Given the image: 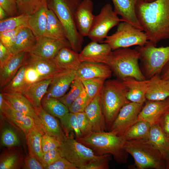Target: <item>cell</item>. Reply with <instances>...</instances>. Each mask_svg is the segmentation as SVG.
Listing matches in <instances>:
<instances>
[{
	"instance_id": "680465c9",
	"label": "cell",
	"mask_w": 169,
	"mask_h": 169,
	"mask_svg": "<svg viewBox=\"0 0 169 169\" xmlns=\"http://www.w3.org/2000/svg\"><path fill=\"white\" fill-rule=\"evenodd\" d=\"M166 169H169V145L164 157Z\"/></svg>"
},
{
	"instance_id": "4dcf8cb0",
	"label": "cell",
	"mask_w": 169,
	"mask_h": 169,
	"mask_svg": "<svg viewBox=\"0 0 169 169\" xmlns=\"http://www.w3.org/2000/svg\"><path fill=\"white\" fill-rule=\"evenodd\" d=\"M45 133L41 127L36 125L25 135L28 154L35 157L41 163L43 155L41 141Z\"/></svg>"
},
{
	"instance_id": "7bdbcfd3",
	"label": "cell",
	"mask_w": 169,
	"mask_h": 169,
	"mask_svg": "<svg viewBox=\"0 0 169 169\" xmlns=\"http://www.w3.org/2000/svg\"><path fill=\"white\" fill-rule=\"evenodd\" d=\"M1 141L2 145L8 148L18 146L21 145L20 140L15 132L8 126L3 129Z\"/></svg>"
},
{
	"instance_id": "f6af8a7d",
	"label": "cell",
	"mask_w": 169,
	"mask_h": 169,
	"mask_svg": "<svg viewBox=\"0 0 169 169\" xmlns=\"http://www.w3.org/2000/svg\"><path fill=\"white\" fill-rule=\"evenodd\" d=\"M82 137H85L93 133L90 122L84 111L75 113Z\"/></svg>"
},
{
	"instance_id": "d6986e66",
	"label": "cell",
	"mask_w": 169,
	"mask_h": 169,
	"mask_svg": "<svg viewBox=\"0 0 169 169\" xmlns=\"http://www.w3.org/2000/svg\"><path fill=\"white\" fill-rule=\"evenodd\" d=\"M93 4L91 0H82L75 13L78 30L83 37L88 36L95 16L93 13Z\"/></svg>"
},
{
	"instance_id": "7a4b0ae2",
	"label": "cell",
	"mask_w": 169,
	"mask_h": 169,
	"mask_svg": "<svg viewBox=\"0 0 169 169\" xmlns=\"http://www.w3.org/2000/svg\"><path fill=\"white\" fill-rule=\"evenodd\" d=\"M75 139L91 149L98 155L110 154L118 164H125L129 153L124 146L125 140L110 131L93 132L90 135Z\"/></svg>"
},
{
	"instance_id": "7402d4cb",
	"label": "cell",
	"mask_w": 169,
	"mask_h": 169,
	"mask_svg": "<svg viewBox=\"0 0 169 169\" xmlns=\"http://www.w3.org/2000/svg\"><path fill=\"white\" fill-rule=\"evenodd\" d=\"M28 52L13 54L3 64L0 65V87L1 90L7 85L24 64Z\"/></svg>"
},
{
	"instance_id": "30bf717a",
	"label": "cell",
	"mask_w": 169,
	"mask_h": 169,
	"mask_svg": "<svg viewBox=\"0 0 169 169\" xmlns=\"http://www.w3.org/2000/svg\"><path fill=\"white\" fill-rule=\"evenodd\" d=\"M123 22L113 9L111 5L107 3L101 8L100 13L95 16L88 37L92 41L102 43L108 36L109 30Z\"/></svg>"
},
{
	"instance_id": "d590c367",
	"label": "cell",
	"mask_w": 169,
	"mask_h": 169,
	"mask_svg": "<svg viewBox=\"0 0 169 169\" xmlns=\"http://www.w3.org/2000/svg\"><path fill=\"white\" fill-rule=\"evenodd\" d=\"M26 69V65L24 62L13 79L1 90V91L3 93L18 92L23 94L29 85L25 79Z\"/></svg>"
},
{
	"instance_id": "b9f144b4",
	"label": "cell",
	"mask_w": 169,
	"mask_h": 169,
	"mask_svg": "<svg viewBox=\"0 0 169 169\" xmlns=\"http://www.w3.org/2000/svg\"><path fill=\"white\" fill-rule=\"evenodd\" d=\"M69 91L58 99L68 108L79 96L84 89L81 80L75 79L70 85Z\"/></svg>"
},
{
	"instance_id": "d6a6232c",
	"label": "cell",
	"mask_w": 169,
	"mask_h": 169,
	"mask_svg": "<svg viewBox=\"0 0 169 169\" xmlns=\"http://www.w3.org/2000/svg\"><path fill=\"white\" fill-rule=\"evenodd\" d=\"M43 36L57 39H67L62 23L54 12L49 8L47 13L45 31Z\"/></svg>"
},
{
	"instance_id": "4316f807",
	"label": "cell",
	"mask_w": 169,
	"mask_h": 169,
	"mask_svg": "<svg viewBox=\"0 0 169 169\" xmlns=\"http://www.w3.org/2000/svg\"><path fill=\"white\" fill-rule=\"evenodd\" d=\"M54 59L58 66L63 71L76 70L81 63L79 53L68 47L61 49Z\"/></svg>"
},
{
	"instance_id": "44dd1931",
	"label": "cell",
	"mask_w": 169,
	"mask_h": 169,
	"mask_svg": "<svg viewBox=\"0 0 169 169\" xmlns=\"http://www.w3.org/2000/svg\"><path fill=\"white\" fill-rule=\"evenodd\" d=\"M112 73L105 63L83 62L76 71L75 79L81 81L96 78L106 79L111 77Z\"/></svg>"
},
{
	"instance_id": "52a82bcc",
	"label": "cell",
	"mask_w": 169,
	"mask_h": 169,
	"mask_svg": "<svg viewBox=\"0 0 169 169\" xmlns=\"http://www.w3.org/2000/svg\"><path fill=\"white\" fill-rule=\"evenodd\" d=\"M135 49L139 54L141 71L146 79L160 74L169 61V46L156 47L150 42Z\"/></svg>"
},
{
	"instance_id": "ac0fdd59",
	"label": "cell",
	"mask_w": 169,
	"mask_h": 169,
	"mask_svg": "<svg viewBox=\"0 0 169 169\" xmlns=\"http://www.w3.org/2000/svg\"><path fill=\"white\" fill-rule=\"evenodd\" d=\"M112 51L108 44H99L92 41L79 53V59L81 62H88L105 64Z\"/></svg>"
},
{
	"instance_id": "f907efd6",
	"label": "cell",
	"mask_w": 169,
	"mask_h": 169,
	"mask_svg": "<svg viewBox=\"0 0 169 169\" xmlns=\"http://www.w3.org/2000/svg\"><path fill=\"white\" fill-rule=\"evenodd\" d=\"M17 0H0V7L10 17L18 15Z\"/></svg>"
},
{
	"instance_id": "d4e9b609",
	"label": "cell",
	"mask_w": 169,
	"mask_h": 169,
	"mask_svg": "<svg viewBox=\"0 0 169 169\" xmlns=\"http://www.w3.org/2000/svg\"><path fill=\"white\" fill-rule=\"evenodd\" d=\"M149 79L146 92V100L161 101L169 97V83L167 80L161 79L159 75H155Z\"/></svg>"
},
{
	"instance_id": "db71d44e",
	"label": "cell",
	"mask_w": 169,
	"mask_h": 169,
	"mask_svg": "<svg viewBox=\"0 0 169 169\" xmlns=\"http://www.w3.org/2000/svg\"><path fill=\"white\" fill-rule=\"evenodd\" d=\"M25 63L26 65L25 79L28 84L41 81L40 77L36 70L33 67Z\"/></svg>"
},
{
	"instance_id": "4fadbf2b",
	"label": "cell",
	"mask_w": 169,
	"mask_h": 169,
	"mask_svg": "<svg viewBox=\"0 0 169 169\" xmlns=\"http://www.w3.org/2000/svg\"><path fill=\"white\" fill-rule=\"evenodd\" d=\"M37 38L35 44L28 53L42 58L54 59L63 48H71L67 39H57L44 36Z\"/></svg>"
},
{
	"instance_id": "2e32d148",
	"label": "cell",
	"mask_w": 169,
	"mask_h": 169,
	"mask_svg": "<svg viewBox=\"0 0 169 169\" xmlns=\"http://www.w3.org/2000/svg\"><path fill=\"white\" fill-rule=\"evenodd\" d=\"M169 110V97L161 101L147 100L138 115V120L146 121L151 125L158 123Z\"/></svg>"
},
{
	"instance_id": "94428289",
	"label": "cell",
	"mask_w": 169,
	"mask_h": 169,
	"mask_svg": "<svg viewBox=\"0 0 169 169\" xmlns=\"http://www.w3.org/2000/svg\"><path fill=\"white\" fill-rule=\"evenodd\" d=\"M144 2L146 3H150L152 2L155 0H141Z\"/></svg>"
},
{
	"instance_id": "5b68a950",
	"label": "cell",
	"mask_w": 169,
	"mask_h": 169,
	"mask_svg": "<svg viewBox=\"0 0 169 169\" xmlns=\"http://www.w3.org/2000/svg\"><path fill=\"white\" fill-rule=\"evenodd\" d=\"M127 87L119 79H108L105 82L102 89L101 102L108 131L121 108L130 102L127 98Z\"/></svg>"
},
{
	"instance_id": "9a60e30c",
	"label": "cell",
	"mask_w": 169,
	"mask_h": 169,
	"mask_svg": "<svg viewBox=\"0 0 169 169\" xmlns=\"http://www.w3.org/2000/svg\"><path fill=\"white\" fill-rule=\"evenodd\" d=\"M102 89L87 105L84 111L90 124L93 132L107 131L102 105Z\"/></svg>"
},
{
	"instance_id": "6f0895ef",
	"label": "cell",
	"mask_w": 169,
	"mask_h": 169,
	"mask_svg": "<svg viewBox=\"0 0 169 169\" xmlns=\"http://www.w3.org/2000/svg\"><path fill=\"white\" fill-rule=\"evenodd\" d=\"M159 75L162 79L165 80L169 79V61L162 69Z\"/></svg>"
},
{
	"instance_id": "ab89813d",
	"label": "cell",
	"mask_w": 169,
	"mask_h": 169,
	"mask_svg": "<svg viewBox=\"0 0 169 169\" xmlns=\"http://www.w3.org/2000/svg\"><path fill=\"white\" fill-rule=\"evenodd\" d=\"M47 2V0H17L18 15L25 14L31 15Z\"/></svg>"
},
{
	"instance_id": "816d5d0a",
	"label": "cell",
	"mask_w": 169,
	"mask_h": 169,
	"mask_svg": "<svg viewBox=\"0 0 169 169\" xmlns=\"http://www.w3.org/2000/svg\"><path fill=\"white\" fill-rule=\"evenodd\" d=\"M45 169H78L74 164L64 157H61L54 163L46 167Z\"/></svg>"
},
{
	"instance_id": "f5cc1de1",
	"label": "cell",
	"mask_w": 169,
	"mask_h": 169,
	"mask_svg": "<svg viewBox=\"0 0 169 169\" xmlns=\"http://www.w3.org/2000/svg\"><path fill=\"white\" fill-rule=\"evenodd\" d=\"M22 169H44V167L42 164L35 157L28 154L24 158Z\"/></svg>"
},
{
	"instance_id": "bcb514c9",
	"label": "cell",
	"mask_w": 169,
	"mask_h": 169,
	"mask_svg": "<svg viewBox=\"0 0 169 169\" xmlns=\"http://www.w3.org/2000/svg\"><path fill=\"white\" fill-rule=\"evenodd\" d=\"M60 142L55 137L45 133L42 136L41 146L43 154L59 148Z\"/></svg>"
},
{
	"instance_id": "e575fe53",
	"label": "cell",
	"mask_w": 169,
	"mask_h": 169,
	"mask_svg": "<svg viewBox=\"0 0 169 169\" xmlns=\"http://www.w3.org/2000/svg\"><path fill=\"white\" fill-rule=\"evenodd\" d=\"M42 108L48 113L59 119L69 112L68 108L57 98L44 96L41 102Z\"/></svg>"
},
{
	"instance_id": "9c48e42d",
	"label": "cell",
	"mask_w": 169,
	"mask_h": 169,
	"mask_svg": "<svg viewBox=\"0 0 169 169\" xmlns=\"http://www.w3.org/2000/svg\"><path fill=\"white\" fill-rule=\"evenodd\" d=\"M59 148L61 156L74 164L78 169L98 159L90 148L78 141L72 136H66L60 142Z\"/></svg>"
},
{
	"instance_id": "836d02e7",
	"label": "cell",
	"mask_w": 169,
	"mask_h": 169,
	"mask_svg": "<svg viewBox=\"0 0 169 169\" xmlns=\"http://www.w3.org/2000/svg\"><path fill=\"white\" fill-rule=\"evenodd\" d=\"M147 139L160 152L164 158L169 145V138L158 123L151 125Z\"/></svg>"
},
{
	"instance_id": "f1b7e54d",
	"label": "cell",
	"mask_w": 169,
	"mask_h": 169,
	"mask_svg": "<svg viewBox=\"0 0 169 169\" xmlns=\"http://www.w3.org/2000/svg\"><path fill=\"white\" fill-rule=\"evenodd\" d=\"M52 79L43 80L29 85L22 94L35 109L42 107L41 100L46 94Z\"/></svg>"
},
{
	"instance_id": "91938a15",
	"label": "cell",
	"mask_w": 169,
	"mask_h": 169,
	"mask_svg": "<svg viewBox=\"0 0 169 169\" xmlns=\"http://www.w3.org/2000/svg\"><path fill=\"white\" fill-rule=\"evenodd\" d=\"M7 16L5 11L1 7H0V21L6 18Z\"/></svg>"
},
{
	"instance_id": "484cf974",
	"label": "cell",
	"mask_w": 169,
	"mask_h": 169,
	"mask_svg": "<svg viewBox=\"0 0 169 169\" xmlns=\"http://www.w3.org/2000/svg\"><path fill=\"white\" fill-rule=\"evenodd\" d=\"M35 110L45 133L55 137L60 142L65 135L55 117L46 112L42 106Z\"/></svg>"
},
{
	"instance_id": "681fc988",
	"label": "cell",
	"mask_w": 169,
	"mask_h": 169,
	"mask_svg": "<svg viewBox=\"0 0 169 169\" xmlns=\"http://www.w3.org/2000/svg\"><path fill=\"white\" fill-rule=\"evenodd\" d=\"M61 157L60 151L59 147L44 154L41 163L45 169Z\"/></svg>"
},
{
	"instance_id": "1f68e13d",
	"label": "cell",
	"mask_w": 169,
	"mask_h": 169,
	"mask_svg": "<svg viewBox=\"0 0 169 169\" xmlns=\"http://www.w3.org/2000/svg\"><path fill=\"white\" fill-rule=\"evenodd\" d=\"M48 9L47 2L40 9L29 16L28 27L37 38L43 36L44 34Z\"/></svg>"
},
{
	"instance_id": "7dc6e473",
	"label": "cell",
	"mask_w": 169,
	"mask_h": 169,
	"mask_svg": "<svg viewBox=\"0 0 169 169\" xmlns=\"http://www.w3.org/2000/svg\"><path fill=\"white\" fill-rule=\"evenodd\" d=\"M111 156L108 154L101 155L98 159L83 166L80 169H108Z\"/></svg>"
},
{
	"instance_id": "11a10c76",
	"label": "cell",
	"mask_w": 169,
	"mask_h": 169,
	"mask_svg": "<svg viewBox=\"0 0 169 169\" xmlns=\"http://www.w3.org/2000/svg\"><path fill=\"white\" fill-rule=\"evenodd\" d=\"M13 54L10 49L0 42V65L6 62Z\"/></svg>"
},
{
	"instance_id": "8fae6325",
	"label": "cell",
	"mask_w": 169,
	"mask_h": 169,
	"mask_svg": "<svg viewBox=\"0 0 169 169\" xmlns=\"http://www.w3.org/2000/svg\"><path fill=\"white\" fill-rule=\"evenodd\" d=\"M143 104L130 102L120 110L108 131L123 137L138 121V115Z\"/></svg>"
},
{
	"instance_id": "3957f363",
	"label": "cell",
	"mask_w": 169,
	"mask_h": 169,
	"mask_svg": "<svg viewBox=\"0 0 169 169\" xmlns=\"http://www.w3.org/2000/svg\"><path fill=\"white\" fill-rule=\"evenodd\" d=\"M82 1L47 0L48 8L54 12L62 23L72 49L79 53L82 50L83 37L78 30L75 15Z\"/></svg>"
},
{
	"instance_id": "83f0119b",
	"label": "cell",
	"mask_w": 169,
	"mask_h": 169,
	"mask_svg": "<svg viewBox=\"0 0 169 169\" xmlns=\"http://www.w3.org/2000/svg\"><path fill=\"white\" fill-rule=\"evenodd\" d=\"M37 39L30 29L27 27L22 28L18 32L10 51L13 54L28 52L35 44Z\"/></svg>"
},
{
	"instance_id": "e0dca14e",
	"label": "cell",
	"mask_w": 169,
	"mask_h": 169,
	"mask_svg": "<svg viewBox=\"0 0 169 169\" xmlns=\"http://www.w3.org/2000/svg\"><path fill=\"white\" fill-rule=\"evenodd\" d=\"M2 93L5 100L15 110L33 118L37 125L43 129L41 121L37 115L34 107L22 94L18 92Z\"/></svg>"
},
{
	"instance_id": "ffe728a7",
	"label": "cell",
	"mask_w": 169,
	"mask_h": 169,
	"mask_svg": "<svg viewBox=\"0 0 169 169\" xmlns=\"http://www.w3.org/2000/svg\"><path fill=\"white\" fill-rule=\"evenodd\" d=\"M76 71H64L53 78L44 96L58 99L63 96L75 79Z\"/></svg>"
},
{
	"instance_id": "603a6c76",
	"label": "cell",
	"mask_w": 169,
	"mask_h": 169,
	"mask_svg": "<svg viewBox=\"0 0 169 169\" xmlns=\"http://www.w3.org/2000/svg\"><path fill=\"white\" fill-rule=\"evenodd\" d=\"M121 81L127 88L126 97L128 100L131 102L143 104L146 100V95L149 79L139 80L129 77Z\"/></svg>"
},
{
	"instance_id": "6da1fadb",
	"label": "cell",
	"mask_w": 169,
	"mask_h": 169,
	"mask_svg": "<svg viewBox=\"0 0 169 169\" xmlns=\"http://www.w3.org/2000/svg\"><path fill=\"white\" fill-rule=\"evenodd\" d=\"M136 13L151 43L156 46L161 41L169 39V0L150 3L139 0Z\"/></svg>"
},
{
	"instance_id": "277c9868",
	"label": "cell",
	"mask_w": 169,
	"mask_h": 169,
	"mask_svg": "<svg viewBox=\"0 0 169 169\" xmlns=\"http://www.w3.org/2000/svg\"><path fill=\"white\" fill-rule=\"evenodd\" d=\"M139 54L135 49L120 48L112 50L105 64L118 79L131 77L139 80L146 79L139 64Z\"/></svg>"
},
{
	"instance_id": "8d00e7d4",
	"label": "cell",
	"mask_w": 169,
	"mask_h": 169,
	"mask_svg": "<svg viewBox=\"0 0 169 169\" xmlns=\"http://www.w3.org/2000/svg\"><path fill=\"white\" fill-rule=\"evenodd\" d=\"M61 126L66 136H75L76 138L82 137L79 127L77 119L75 113L69 112L59 119Z\"/></svg>"
},
{
	"instance_id": "9f6ffc18",
	"label": "cell",
	"mask_w": 169,
	"mask_h": 169,
	"mask_svg": "<svg viewBox=\"0 0 169 169\" xmlns=\"http://www.w3.org/2000/svg\"><path fill=\"white\" fill-rule=\"evenodd\" d=\"M158 124L165 133L169 138V110L162 116Z\"/></svg>"
},
{
	"instance_id": "8992f818",
	"label": "cell",
	"mask_w": 169,
	"mask_h": 169,
	"mask_svg": "<svg viewBox=\"0 0 169 169\" xmlns=\"http://www.w3.org/2000/svg\"><path fill=\"white\" fill-rule=\"evenodd\" d=\"M124 147L137 169H166L163 157L147 139L125 141Z\"/></svg>"
},
{
	"instance_id": "74e56055",
	"label": "cell",
	"mask_w": 169,
	"mask_h": 169,
	"mask_svg": "<svg viewBox=\"0 0 169 169\" xmlns=\"http://www.w3.org/2000/svg\"><path fill=\"white\" fill-rule=\"evenodd\" d=\"M151 126L146 121L138 120L123 137L125 141L147 139Z\"/></svg>"
},
{
	"instance_id": "cb8c5ba5",
	"label": "cell",
	"mask_w": 169,
	"mask_h": 169,
	"mask_svg": "<svg viewBox=\"0 0 169 169\" xmlns=\"http://www.w3.org/2000/svg\"><path fill=\"white\" fill-rule=\"evenodd\" d=\"M139 0H112L114 10L120 15L123 22L129 23L143 30L136 13V8Z\"/></svg>"
},
{
	"instance_id": "f35d334b",
	"label": "cell",
	"mask_w": 169,
	"mask_h": 169,
	"mask_svg": "<svg viewBox=\"0 0 169 169\" xmlns=\"http://www.w3.org/2000/svg\"><path fill=\"white\" fill-rule=\"evenodd\" d=\"M29 16L27 14H23L0 20V32L19 27H28Z\"/></svg>"
},
{
	"instance_id": "6125c7cd",
	"label": "cell",
	"mask_w": 169,
	"mask_h": 169,
	"mask_svg": "<svg viewBox=\"0 0 169 169\" xmlns=\"http://www.w3.org/2000/svg\"><path fill=\"white\" fill-rule=\"evenodd\" d=\"M167 80L168 81V83H169V79L168 80Z\"/></svg>"
},
{
	"instance_id": "7c38bea8",
	"label": "cell",
	"mask_w": 169,
	"mask_h": 169,
	"mask_svg": "<svg viewBox=\"0 0 169 169\" xmlns=\"http://www.w3.org/2000/svg\"><path fill=\"white\" fill-rule=\"evenodd\" d=\"M0 111L1 116L11 124L26 135L36 124L31 117L25 115L15 110L4 99L0 93Z\"/></svg>"
},
{
	"instance_id": "60d3db41",
	"label": "cell",
	"mask_w": 169,
	"mask_h": 169,
	"mask_svg": "<svg viewBox=\"0 0 169 169\" xmlns=\"http://www.w3.org/2000/svg\"><path fill=\"white\" fill-rule=\"evenodd\" d=\"M106 80L103 78H96L81 80L87 94L89 103L102 90Z\"/></svg>"
},
{
	"instance_id": "f546056e",
	"label": "cell",
	"mask_w": 169,
	"mask_h": 169,
	"mask_svg": "<svg viewBox=\"0 0 169 169\" xmlns=\"http://www.w3.org/2000/svg\"><path fill=\"white\" fill-rule=\"evenodd\" d=\"M19 146L8 148L0 155V169L22 168L24 158Z\"/></svg>"
},
{
	"instance_id": "c3c4849f",
	"label": "cell",
	"mask_w": 169,
	"mask_h": 169,
	"mask_svg": "<svg viewBox=\"0 0 169 169\" xmlns=\"http://www.w3.org/2000/svg\"><path fill=\"white\" fill-rule=\"evenodd\" d=\"M23 27H19L0 32V42L10 49L15 42L18 32Z\"/></svg>"
},
{
	"instance_id": "ee69618b",
	"label": "cell",
	"mask_w": 169,
	"mask_h": 169,
	"mask_svg": "<svg viewBox=\"0 0 169 169\" xmlns=\"http://www.w3.org/2000/svg\"><path fill=\"white\" fill-rule=\"evenodd\" d=\"M89 103L87 94L84 89L69 107V112L74 113L84 112Z\"/></svg>"
},
{
	"instance_id": "ba28073f",
	"label": "cell",
	"mask_w": 169,
	"mask_h": 169,
	"mask_svg": "<svg viewBox=\"0 0 169 169\" xmlns=\"http://www.w3.org/2000/svg\"><path fill=\"white\" fill-rule=\"evenodd\" d=\"M148 41L147 36L143 31L129 23L122 22L117 25L115 32L108 36L102 43L109 44L113 51L134 45L143 46Z\"/></svg>"
},
{
	"instance_id": "5bb4252c",
	"label": "cell",
	"mask_w": 169,
	"mask_h": 169,
	"mask_svg": "<svg viewBox=\"0 0 169 169\" xmlns=\"http://www.w3.org/2000/svg\"><path fill=\"white\" fill-rule=\"evenodd\" d=\"M25 62L36 70L41 80L53 79L64 71L58 66L54 59H46L28 52Z\"/></svg>"
}]
</instances>
